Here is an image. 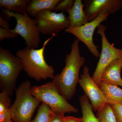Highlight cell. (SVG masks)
Segmentation results:
<instances>
[{"mask_svg":"<svg viewBox=\"0 0 122 122\" xmlns=\"http://www.w3.org/2000/svg\"><path fill=\"white\" fill-rule=\"evenodd\" d=\"M31 93L41 102L48 106L54 112L65 114L76 113L78 110L69 103L58 90L52 82L32 87Z\"/></svg>","mask_w":122,"mask_h":122,"instance_id":"obj_5","label":"cell"},{"mask_svg":"<svg viewBox=\"0 0 122 122\" xmlns=\"http://www.w3.org/2000/svg\"><path fill=\"white\" fill-rule=\"evenodd\" d=\"M110 105L115 114L117 122H122V105L118 104Z\"/></svg>","mask_w":122,"mask_h":122,"instance_id":"obj_23","label":"cell"},{"mask_svg":"<svg viewBox=\"0 0 122 122\" xmlns=\"http://www.w3.org/2000/svg\"><path fill=\"white\" fill-rule=\"evenodd\" d=\"M84 7L82 0H75L73 7L66 11L68 14L69 28L79 27L89 22L85 14Z\"/></svg>","mask_w":122,"mask_h":122,"instance_id":"obj_12","label":"cell"},{"mask_svg":"<svg viewBox=\"0 0 122 122\" xmlns=\"http://www.w3.org/2000/svg\"><path fill=\"white\" fill-rule=\"evenodd\" d=\"M121 86H122V84H121Z\"/></svg>","mask_w":122,"mask_h":122,"instance_id":"obj_28","label":"cell"},{"mask_svg":"<svg viewBox=\"0 0 122 122\" xmlns=\"http://www.w3.org/2000/svg\"><path fill=\"white\" fill-rule=\"evenodd\" d=\"M30 0H0V6L4 10L16 13L27 14L26 8Z\"/></svg>","mask_w":122,"mask_h":122,"instance_id":"obj_16","label":"cell"},{"mask_svg":"<svg viewBox=\"0 0 122 122\" xmlns=\"http://www.w3.org/2000/svg\"><path fill=\"white\" fill-rule=\"evenodd\" d=\"M53 113L48 106L42 103L35 118L30 122H49Z\"/></svg>","mask_w":122,"mask_h":122,"instance_id":"obj_19","label":"cell"},{"mask_svg":"<svg viewBox=\"0 0 122 122\" xmlns=\"http://www.w3.org/2000/svg\"><path fill=\"white\" fill-rule=\"evenodd\" d=\"M4 11L9 17L15 18L16 24L13 30L24 38L27 46L35 49L38 48L41 42V32L36 19L31 18L28 14L16 13L5 10Z\"/></svg>","mask_w":122,"mask_h":122,"instance_id":"obj_6","label":"cell"},{"mask_svg":"<svg viewBox=\"0 0 122 122\" xmlns=\"http://www.w3.org/2000/svg\"><path fill=\"white\" fill-rule=\"evenodd\" d=\"M74 1V0H60L55 8L54 11L55 12H66L68 9L73 7Z\"/></svg>","mask_w":122,"mask_h":122,"instance_id":"obj_21","label":"cell"},{"mask_svg":"<svg viewBox=\"0 0 122 122\" xmlns=\"http://www.w3.org/2000/svg\"><path fill=\"white\" fill-rule=\"evenodd\" d=\"M60 0H32L27 6L26 12L33 17L42 11L45 10L54 11Z\"/></svg>","mask_w":122,"mask_h":122,"instance_id":"obj_15","label":"cell"},{"mask_svg":"<svg viewBox=\"0 0 122 122\" xmlns=\"http://www.w3.org/2000/svg\"><path fill=\"white\" fill-rule=\"evenodd\" d=\"M23 70L21 59L0 47V89L11 96L18 76Z\"/></svg>","mask_w":122,"mask_h":122,"instance_id":"obj_4","label":"cell"},{"mask_svg":"<svg viewBox=\"0 0 122 122\" xmlns=\"http://www.w3.org/2000/svg\"><path fill=\"white\" fill-rule=\"evenodd\" d=\"M5 122H13V121L11 118H9Z\"/></svg>","mask_w":122,"mask_h":122,"instance_id":"obj_27","label":"cell"},{"mask_svg":"<svg viewBox=\"0 0 122 122\" xmlns=\"http://www.w3.org/2000/svg\"><path fill=\"white\" fill-rule=\"evenodd\" d=\"M0 26L1 28L5 29H11L8 21L3 19L1 16L0 17Z\"/></svg>","mask_w":122,"mask_h":122,"instance_id":"obj_26","label":"cell"},{"mask_svg":"<svg viewBox=\"0 0 122 122\" xmlns=\"http://www.w3.org/2000/svg\"><path fill=\"white\" fill-rule=\"evenodd\" d=\"M11 103V96L6 92H2L0 93V114L10 110Z\"/></svg>","mask_w":122,"mask_h":122,"instance_id":"obj_20","label":"cell"},{"mask_svg":"<svg viewBox=\"0 0 122 122\" xmlns=\"http://www.w3.org/2000/svg\"><path fill=\"white\" fill-rule=\"evenodd\" d=\"M97 115L100 122H117L113 109L109 103L98 112Z\"/></svg>","mask_w":122,"mask_h":122,"instance_id":"obj_18","label":"cell"},{"mask_svg":"<svg viewBox=\"0 0 122 122\" xmlns=\"http://www.w3.org/2000/svg\"><path fill=\"white\" fill-rule=\"evenodd\" d=\"M31 83L22 82L15 90L16 98L10 107L11 118L14 122H30L41 102L31 93Z\"/></svg>","mask_w":122,"mask_h":122,"instance_id":"obj_3","label":"cell"},{"mask_svg":"<svg viewBox=\"0 0 122 122\" xmlns=\"http://www.w3.org/2000/svg\"><path fill=\"white\" fill-rule=\"evenodd\" d=\"M57 35L53 34L46 39L40 49H35L26 46L17 52L16 56L21 60L23 70L31 78L40 81L48 78L53 79L54 78V69L52 66L48 65L46 62L44 52L49 42Z\"/></svg>","mask_w":122,"mask_h":122,"instance_id":"obj_2","label":"cell"},{"mask_svg":"<svg viewBox=\"0 0 122 122\" xmlns=\"http://www.w3.org/2000/svg\"><path fill=\"white\" fill-rule=\"evenodd\" d=\"M98 86L108 103L122 105V89L118 86L102 82Z\"/></svg>","mask_w":122,"mask_h":122,"instance_id":"obj_14","label":"cell"},{"mask_svg":"<svg viewBox=\"0 0 122 122\" xmlns=\"http://www.w3.org/2000/svg\"><path fill=\"white\" fill-rule=\"evenodd\" d=\"M122 68V57L112 62L106 68L101 77V82L121 86Z\"/></svg>","mask_w":122,"mask_h":122,"instance_id":"obj_13","label":"cell"},{"mask_svg":"<svg viewBox=\"0 0 122 122\" xmlns=\"http://www.w3.org/2000/svg\"><path fill=\"white\" fill-rule=\"evenodd\" d=\"M63 122H83L82 118L75 117L72 116L64 117Z\"/></svg>","mask_w":122,"mask_h":122,"instance_id":"obj_25","label":"cell"},{"mask_svg":"<svg viewBox=\"0 0 122 122\" xmlns=\"http://www.w3.org/2000/svg\"><path fill=\"white\" fill-rule=\"evenodd\" d=\"M83 2L89 22L93 20L103 13H115L122 7V0H85Z\"/></svg>","mask_w":122,"mask_h":122,"instance_id":"obj_11","label":"cell"},{"mask_svg":"<svg viewBox=\"0 0 122 122\" xmlns=\"http://www.w3.org/2000/svg\"><path fill=\"white\" fill-rule=\"evenodd\" d=\"M34 17L40 32L44 35H57L69 26L68 17L63 12L57 13L50 10H44Z\"/></svg>","mask_w":122,"mask_h":122,"instance_id":"obj_8","label":"cell"},{"mask_svg":"<svg viewBox=\"0 0 122 122\" xmlns=\"http://www.w3.org/2000/svg\"><path fill=\"white\" fill-rule=\"evenodd\" d=\"M80 104L82 112L83 122H100L97 118L95 116L93 109L88 97L86 95L81 96L79 98Z\"/></svg>","mask_w":122,"mask_h":122,"instance_id":"obj_17","label":"cell"},{"mask_svg":"<svg viewBox=\"0 0 122 122\" xmlns=\"http://www.w3.org/2000/svg\"><path fill=\"white\" fill-rule=\"evenodd\" d=\"M78 39L72 44L71 51L66 56V65L60 74L55 75L52 82L59 93L67 100L71 99L76 92L77 83L79 81L80 69L85 63V58L81 56Z\"/></svg>","mask_w":122,"mask_h":122,"instance_id":"obj_1","label":"cell"},{"mask_svg":"<svg viewBox=\"0 0 122 122\" xmlns=\"http://www.w3.org/2000/svg\"><path fill=\"white\" fill-rule=\"evenodd\" d=\"M78 83L90 100L92 109L94 111L98 112L108 104L98 85L91 77L89 67L84 66Z\"/></svg>","mask_w":122,"mask_h":122,"instance_id":"obj_10","label":"cell"},{"mask_svg":"<svg viewBox=\"0 0 122 122\" xmlns=\"http://www.w3.org/2000/svg\"><path fill=\"white\" fill-rule=\"evenodd\" d=\"M109 15V13H103L93 20L84 25L75 28H68L65 31L74 35L79 41L86 45L94 56L98 58L100 57V54L97 46L94 44L93 35L96 28H98L102 22L107 20Z\"/></svg>","mask_w":122,"mask_h":122,"instance_id":"obj_9","label":"cell"},{"mask_svg":"<svg viewBox=\"0 0 122 122\" xmlns=\"http://www.w3.org/2000/svg\"><path fill=\"white\" fill-rule=\"evenodd\" d=\"M18 34L15 32L13 30H7L0 27V41H2L5 38H13L16 37Z\"/></svg>","mask_w":122,"mask_h":122,"instance_id":"obj_22","label":"cell"},{"mask_svg":"<svg viewBox=\"0 0 122 122\" xmlns=\"http://www.w3.org/2000/svg\"><path fill=\"white\" fill-rule=\"evenodd\" d=\"M97 28V33L102 37V50L92 78L98 85L101 82V77L106 68L112 62L122 57V49L115 48L108 41L105 34L106 26L101 24Z\"/></svg>","mask_w":122,"mask_h":122,"instance_id":"obj_7","label":"cell"},{"mask_svg":"<svg viewBox=\"0 0 122 122\" xmlns=\"http://www.w3.org/2000/svg\"><path fill=\"white\" fill-rule=\"evenodd\" d=\"M49 122H63L65 114L60 112H54Z\"/></svg>","mask_w":122,"mask_h":122,"instance_id":"obj_24","label":"cell"}]
</instances>
